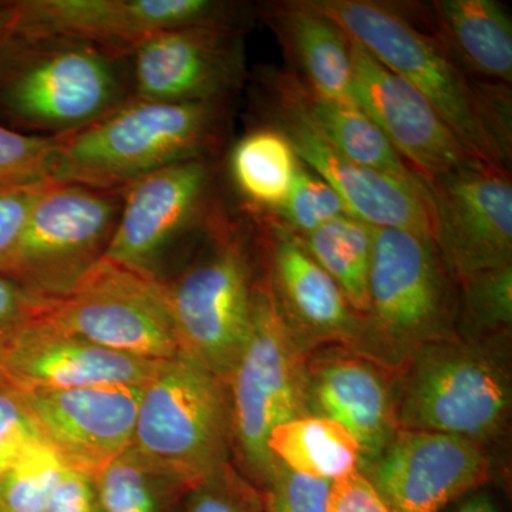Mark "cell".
I'll list each match as a JSON object with an SVG mask.
<instances>
[{"label": "cell", "mask_w": 512, "mask_h": 512, "mask_svg": "<svg viewBox=\"0 0 512 512\" xmlns=\"http://www.w3.org/2000/svg\"><path fill=\"white\" fill-rule=\"evenodd\" d=\"M407 80L440 114L471 156L510 170V86L467 72L429 28L394 3L376 0H306Z\"/></svg>", "instance_id": "obj_1"}, {"label": "cell", "mask_w": 512, "mask_h": 512, "mask_svg": "<svg viewBox=\"0 0 512 512\" xmlns=\"http://www.w3.org/2000/svg\"><path fill=\"white\" fill-rule=\"evenodd\" d=\"M128 100V55L74 37H0L2 126L30 136H66Z\"/></svg>", "instance_id": "obj_2"}, {"label": "cell", "mask_w": 512, "mask_h": 512, "mask_svg": "<svg viewBox=\"0 0 512 512\" xmlns=\"http://www.w3.org/2000/svg\"><path fill=\"white\" fill-rule=\"evenodd\" d=\"M225 101L131 99L89 126L57 137L49 180L124 190L167 165L211 157L224 140Z\"/></svg>", "instance_id": "obj_3"}, {"label": "cell", "mask_w": 512, "mask_h": 512, "mask_svg": "<svg viewBox=\"0 0 512 512\" xmlns=\"http://www.w3.org/2000/svg\"><path fill=\"white\" fill-rule=\"evenodd\" d=\"M458 286L434 239L376 228L369 305L352 350L397 373L423 346L456 338Z\"/></svg>", "instance_id": "obj_4"}, {"label": "cell", "mask_w": 512, "mask_h": 512, "mask_svg": "<svg viewBox=\"0 0 512 512\" xmlns=\"http://www.w3.org/2000/svg\"><path fill=\"white\" fill-rule=\"evenodd\" d=\"M200 247L161 279L180 353L227 383L251 329L256 278L247 231L208 208Z\"/></svg>", "instance_id": "obj_5"}, {"label": "cell", "mask_w": 512, "mask_h": 512, "mask_svg": "<svg viewBox=\"0 0 512 512\" xmlns=\"http://www.w3.org/2000/svg\"><path fill=\"white\" fill-rule=\"evenodd\" d=\"M510 336L430 343L396 373L399 429L436 431L481 447L497 441L511 416Z\"/></svg>", "instance_id": "obj_6"}, {"label": "cell", "mask_w": 512, "mask_h": 512, "mask_svg": "<svg viewBox=\"0 0 512 512\" xmlns=\"http://www.w3.org/2000/svg\"><path fill=\"white\" fill-rule=\"evenodd\" d=\"M305 353L276 306L268 274L256 278L251 329L227 383L232 456L256 488L278 461L268 450L272 430L311 416L306 403Z\"/></svg>", "instance_id": "obj_7"}, {"label": "cell", "mask_w": 512, "mask_h": 512, "mask_svg": "<svg viewBox=\"0 0 512 512\" xmlns=\"http://www.w3.org/2000/svg\"><path fill=\"white\" fill-rule=\"evenodd\" d=\"M130 447L188 487L231 463L227 386L183 353L158 363L141 389Z\"/></svg>", "instance_id": "obj_8"}, {"label": "cell", "mask_w": 512, "mask_h": 512, "mask_svg": "<svg viewBox=\"0 0 512 512\" xmlns=\"http://www.w3.org/2000/svg\"><path fill=\"white\" fill-rule=\"evenodd\" d=\"M123 197L124 190L49 180L0 272L60 298L106 255Z\"/></svg>", "instance_id": "obj_9"}, {"label": "cell", "mask_w": 512, "mask_h": 512, "mask_svg": "<svg viewBox=\"0 0 512 512\" xmlns=\"http://www.w3.org/2000/svg\"><path fill=\"white\" fill-rule=\"evenodd\" d=\"M40 318L121 355L163 362L180 353L161 282L104 256Z\"/></svg>", "instance_id": "obj_10"}, {"label": "cell", "mask_w": 512, "mask_h": 512, "mask_svg": "<svg viewBox=\"0 0 512 512\" xmlns=\"http://www.w3.org/2000/svg\"><path fill=\"white\" fill-rule=\"evenodd\" d=\"M266 86L272 126L285 134L299 161L338 192L353 217L372 227L404 229L434 239L427 187L400 183L342 156L303 107L295 73H271Z\"/></svg>", "instance_id": "obj_11"}, {"label": "cell", "mask_w": 512, "mask_h": 512, "mask_svg": "<svg viewBox=\"0 0 512 512\" xmlns=\"http://www.w3.org/2000/svg\"><path fill=\"white\" fill-rule=\"evenodd\" d=\"M434 242L456 281L512 265V184L508 168L470 158L426 181Z\"/></svg>", "instance_id": "obj_12"}, {"label": "cell", "mask_w": 512, "mask_h": 512, "mask_svg": "<svg viewBox=\"0 0 512 512\" xmlns=\"http://www.w3.org/2000/svg\"><path fill=\"white\" fill-rule=\"evenodd\" d=\"M235 9L214 0H12L3 35L74 37L130 55L158 33L237 22Z\"/></svg>", "instance_id": "obj_13"}, {"label": "cell", "mask_w": 512, "mask_h": 512, "mask_svg": "<svg viewBox=\"0 0 512 512\" xmlns=\"http://www.w3.org/2000/svg\"><path fill=\"white\" fill-rule=\"evenodd\" d=\"M239 29L237 22L205 23L148 37L128 55L131 99L227 101L245 77Z\"/></svg>", "instance_id": "obj_14"}, {"label": "cell", "mask_w": 512, "mask_h": 512, "mask_svg": "<svg viewBox=\"0 0 512 512\" xmlns=\"http://www.w3.org/2000/svg\"><path fill=\"white\" fill-rule=\"evenodd\" d=\"M389 512H443L493 478L485 448L436 431L399 429L360 468Z\"/></svg>", "instance_id": "obj_15"}, {"label": "cell", "mask_w": 512, "mask_h": 512, "mask_svg": "<svg viewBox=\"0 0 512 512\" xmlns=\"http://www.w3.org/2000/svg\"><path fill=\"white\" fill-rule=\"evenodd\" d=\"M211 157L167 165L124 188L123 208L104 258L160 281L170 252L208 211Z\"/></svg>", "instance_id": "obj_16"}, {"label": "cell", "mask_w": 512, "mask_h": 512, "mask_svg": "<svg viewBox=\"0 0 512 512\" xmlns=\"http://www.w3.org/2000/svg\"><path fill=\"white\" fill-rule=\"evenodd\" d=\"M350 59L357 106L424 183L473 158L416 87L352 39Z\"/></svg>", "instance_id": "obj_17"}, {"label": "cell", "mask_w": 512, "mask_h": 512, "mask_svg": "<svg viewBox=\"0 0 512 512\" xmlns=\"http://www.w3.org/2000/svg\"><path fill=\"white\" fill-rule=\"evenodd\" d=\"M143 384L23 394L37 429L67 466L99 471L131 446Z\"/></svg>", "instance_id": "obj_18"}, {"label": "cell", "mask_w": 512, "mask_h": 512, "mask_svg": "<svg viewBox=\"0 0 512 512\" xmlns=\"http://www.w3.org/2000/svg\"><path fill=\"white\" fill-rule=\"evenodd\" d=\"M266 274L278 311L305 355L329 346H355L362 318L301 239L271 222L255 220Z\"/></svg>", "instance_id": "obj_19"}, {"label": "cell", "mask_w": 512, "mask_h": 512, "mask_svg": "<svg viewBox=\"0 0 512 512\" xmlns=\"http://www.w3.org/2000/svg\"><path fill=\"white\" fill-rule=\"evenodd\" d=\"M306 403L311 416L338 421L355 436L362 466L399 430L396 373L345 346L313 350L305 360Z\"/></svg>", "instance_id": "obj_20"}, {"label": "cell", "mask_w": 512, "mask_h": 512, "mask_svg": "<svg viewBox=\"0 0 512 512\" xmlns=\"http://www.w3.org/2000/svg\"><path fill=\"white\" fill-rule=\"evenodd\" d=\"M158 363L67 335L40 316L0 345V380L22 393L144 384Z\"/></svg>", "instance_id": "obj_21"}, {"label": "cell", "mask_w": 512, "mask_h": 512, "mask_svg": "<svg viewBox=\"0 0 512 512\" xmlns=\"http://www.w3.org/2000/svg\"><path fill=\"white\" fill-rule=\"evenodd\" d=\"M265 18L296 64L303 86L320 99L357 106L350 39L306 0L266 8Z\"/></svg>", "instance_id": "obj_22"}, {"label": "cell", "mask_w": 512, "mask_h": 512, "mask_svg": "<svg viewBox=\"0 0 512 512\" xmlns=\"http://www.w3.org/2000/svg\"><path fill=\"white\" fill-rule=\"evenodd\" d=\"M429 28L468 73L487 83L512 82V20L497 0H436Z\"/></svg>", "instance_id": "obj_23"}, {"label": "cell", "mask_w": 512, "mask_h": 512, "mask_svg": "<svg viewBox=\"0 0 512 512\" xmlns=\"http://www.w3.org/2000/svg\"><path fill=\"white\" fill-rule=\"evenodd\" d=\"M299 167L288 138L271 123L245 133L229 154L232 183L254 218L284 204Z\"/></svg>", "instance_id": "obj_24"}, {"label": "cell", "mask_w": 512, "mask_h": 512, "mask_svg": "<svg viewBox=\"0 0 512 512\" xmlns=\"http://www.w3.org/2000/svg\"><path fill=\"white\" fill-rule=\"evenodd\" d=\"M298 89L303 107L313 123L342 156L359 167L400 183L426 187V183L399 156L380 128L359 106L313 96L299 77Z\"/></svg>", "instance_id": "obj_25"}, {"label": "cell", "mask_w": 512, "mask_h": 512, "mask_svg": "<svg viewBox=\"0 0 512 512\" xmlns=\"http://www.w3.org/2000/svg\"><path fill=\"white\" fill-rule=\"evenodd\" d=\"M268 450L279 463L305 476L335 481L360 470L362 451L338 421L305 416L272 430Z\"/></svg>", "instance_id": "obj_26"}, {"label": "cell", "mask_w": 512, "mask_h": 512, "mask_svg": "<svg viewBox=\"0 0 512 512\" xmlns=\"http://www.w3.org/2000/svg\"><path fill=\"white\" fill-rule=\"evenodd\" d=\"M301 241L313 259L338 284L353 311L362 318L369 305L375 227L353 215H342Z\"/></svg>", "instance_id": "obj_27"}, {"label": "cell", "mask_w": 512, "mask_h": 512, "mask_svg": "<svg viewBox=\"0 0 512 512\" xmlns=\"http://www.w3.org/2000/svg\"><path fill=\"white\" fill-rule=\"evenodd\" d=\"M101 512H180L188 485L128 447L96 471Z\"/></svg>", "instance_id": "obj_28"}, {"label": "cell", "mask_w": 512, "mask_h": 512, "mask_svg": "<svg viewBox=\"0 0 512 512\" xmlns=\"http://www.w3.org/2000/svg\"><path fill=\"white\" fill-rule=\"evenodd\" d=\"M457 333L467 339L510 336L512 265L478 272L457 281Z\"/></svg>", "instance_id": "obj_29"}, {"label": "cell", "mask_w": 512, "mask_h": 512, "mask_svg": "<svg viewBox=\"0 0 512 512\" xmlns=\"http://www.w3.org/2000/svg\"><path fill=\"white\" fill-rule=\"evenodd\" d=\"M64 461L45 439L33 441L0 474V510L45 512Z\"/></svg>", "instance_id": "obj_30"}, {"label": "cell", "mask_w": 512, "mask_h": 512, "mask_svg": "<svg viewBox=\"0 0 512 512\" xmlns=\"http://www.w3.org/2000/svg\"><path fill=\"white\" fill-rule=\"evenodd\" d=\"M342 215L352 214L338 192L301 163L284 204L272 214L254 220L271 222L302 239Z\"/></svg>", "instance_id": "obj_31"}, {"label": "cell", "mask_w": 512, "mask_h": 512, "mask_svg": "<svg viewBox=\"0 0 512 512\" xmlns=\"http://www.w3.org/2000/svg\"><path fill=\"white\" fill-rule=\"evenodd\" d=\"M180 512H266L261 491L231 463L185 490Z\"/></svg>", "instance_id": "obj_32"}, {"label": "cell", "mask_w": 512, "mask_h": 512, "mask_svg": "<svg viewBox=\"0 0 512 512\" xmlns=\"http://www.w3.org/2000/svg\"><path fill=\"white\" fill-rule=\"evenodd\" d=\"M57 137L30 136L0 124V185L49 180Z\"/></svg>", "instance_id": "obj_33"}, {"label": "cell", "mask_w": 512, "mask_h": 512, "mask_svg": "<svg viewBox=\"0 0 512 512\" xmlns=\"http://www.w3.org/2000/svg\"><path fill=\"white\" fill-rule=\"evenodd\" d=\"M330 481L296 473L285 464H276L261 488L266 512H328Z\"/></svg>", "instance_id": "obj_34"}, {"label": "cell", "mask_w": 512, "mask_h": 512, "mask_svg": "<svg viewBox=\"0 0 512 512\" xmlns=\"http://www.w3.org/2000/svg\"><path fill=\"white\" fill-rule=\"evenodd\" d=\"M43 439L23 394L0 380V474L33 441Z\"/></svg>", "instance_id": "obj_35"}, {"label": "cell", "mask_w": 512, "mask_h": 512, "mask_svg": "<svg viewBox=\"0 0 512 512\" xmlns=\"http://www.w3.org/2000/svg\"><path fill=\"white\" fill-rule=\"evenodd\" d=\"M47 184L49 180L0 185V265L18 242L30 211Z\"/></svg>", "instance_id": "obj_36"}, {"label": "cell", "mask_w": 512, "mask_h": 512, "mask_svg": "<svg viewBox=\"0 0 512 512\" xmlns=\"http://www.w3.org/2000/svg\"><path fill=\"white\" fill-rule=\"evenodd\" d=\"M50 299L0 272V345L46 311Z\"/></svg>", "instance_id": "obj_37"}, {"label": "cell", "mask_w": 512, "mask_h": 512, "mask_svg": "<svg viewBox=\"0 0 512 512\" xmlns=\"http://www.w3.org/2000/svg\"><path fill=\"white\" fill-rule=\"evenodd\" d=\"M45 512H101L96 473L64 464Z\"/></svg>", "instance_id": "obj_38"}, {"label": "cell", "mask_w": 512, "mask_h": 512, "mask_svg": "<svg viewBox=\"0 0 512 512\" xmlns=\"http://www.w3.org/2000/svg\"><path fill=\"white\" fill-rule=\"evenodd\" d=\"M328 512H389L359 470L335 481L330 488Z\"/></svg>", "instance_id": "obj_39"}, {"label": "cell", "mask_w": 512, "mask_h": 512, "mask_svg": "<svg viewBox=\"0 0 512 512\" xmlns=\"http://www.w3.org/2000/svg\"><path fill=\"white\" fill-rule=\"evenodd\" d=\"M443 512H500L497 503L491 498V495L480 493L468 494L461 498L456 504L450 505Z\"/></svg>", "instance_id": "obj_40"}, {"label": "cell", "mask_w": 512, "mask_h": 512, "mask_svg": "<svg viewBox=\"0 0 512 512\" xmlns=\"http://www.w3.org/2000/svg\"><path fill=\"white\" fill-rule=\"evenodd\" d=\"M9 2L0 0V37H2L3 29H5L6 19H8Z\"/></svg>", "instance_id": "obj_41"}, {"label": "cell", "mask_w": 512, "mask_h": 512, "mask_svg": "<svg viewBox=\"0 0 512 512\" xmlns=\"http://www.w3.org/2000/svg\"><path fill=\"white\" fill-rule=\"evenodd\" d=\"M0 512H3L2 510H0Z\"/></svg>", "instance_id": "obj_42"}]
</instances>
